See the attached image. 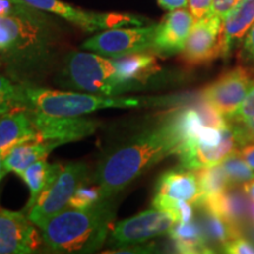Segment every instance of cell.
Returning a JSON list of instances; mask_svg holds the SVG:
<instances>
[{
    "mask_svg": "<svg viewBox=\"0 0 254 254\" xmlns=\"http://www.w3.org/2000/svg\"><path fill=\"white\" fill-rule=\"evenodd\" d=\"M240 154L247 161V164L254 170V144L244 145L239 147Z\"/></svg>",
    "mask_w": 254,
    "mask_h": 254,
    "instance_id": "obj_37",
    "label": "cell"
},
{
    "mask_svg": "<svg viewBox=\"0 0 254 254\" xmlns=\"http://www.w3.org/2000/svg\"><path fill=\"white\" fill-rule=\"evenodd\" d=\"M220 165L226 173L231 187L244 185L254 179V170L240 154L239 148L228 154Z\"/></svg>",
    "mask_w": 254,
    "mask_h": 254,
    "instance_id": "obj_26",
    "label": "cell"
},
{
    "mask_svg": "<svg viewBox=\"0 0 254 254\" xmlns=\"http://www.w3.org/2000/svg\"><path fill=\"white\" fill-rule=\"evenodd\" d=\"M238 148L239 145L234 138L230 123L226 127L206 125L194 136L182 142L177 155L180 166L196 171L220 164Z\"/></svg>",
    "mask_w": 254,
    "mask_h": 254,
    "instance_id": "obj_6",
    "label": "cell"
},
{
    "mask_svg": "<svg viewBox=\"0 0 254 254\" xmlns=\"http://www.w3.org/2000/svg\"><path fill=\"white\" fill-rule=\"evenodd\" d=\"M239 59L249 65H254V23L241 44Z\"/></svg>",
    "mask_w": 254,
    "mask_h": 254,
    "instance_id": "obj_34",
    "label": "cell"
},
{
    "mask_svg": "<svg viewBox=\"0 0 254 254\" xmlns=\"http://www.w3.org/2000/svg\"><path fill=\"white\" fill-rule=\"evenodd\" d=\"M250 214H251V217H252L253 222H254V201H252L250 204Z\"/></svg>",
    "mask_w": 254,
    "mask_h": 254,
    "instance_id": "obj_40",
    "label": "cell"
},
{
    "mask_svg": "<svg viewBox=\"0 0 254 254\" xmlns=\"http://www.w3.org/2000/svg\"><path fill=\"white\" fill-rule=\"evenodd\" d=\"M222 19L211 13L194 21L182 57L187 65L198 66L221 57Z\"/></svg>",
    "mask_w": 254,
    "mask_h": 254,
    "instance_id": "obj_13",
    "label": "cell"
},
{
    "mask_svg": "<svg viewBox=\"0 0 254 254\" xmlns=\"http://www.w3.org/2000/svg\"><path fill=\"white\" fill-rule=\"evenodd\" d=\"M179 253H213L199 221L176 222L168 232Z\"/></svg>",
    "mask_w": 254,
    "mask_h": 254,
    "instance_id": "obj_22",
    "label": "cell"
},
{
    "mask_svg": "<svg viewBox=\"0 0 254 254\" xmlns=\"http://www.w3.org/2000/svg\"><path fill=\"white\" fill-rule=\"evenodd\" d=\"M193 206L194 205L190 202L166 198V196L158 194H154L152 200V207L167 213L176 222H189L193 220V214H194Z\"/></svg>",
    "mask_w": 254,
    "mask_h": 254,
    "instance_id": "obj_27",
    "label": "cell"
},
{
    "mask_svg": "<svg viewBox=\"0 0 254 254\" xmlns=\"http://www.w3.org/2000/svg\"><path fill=\"white\" fill-rule=\"evenodd\" d=\"M243 192H245L247 198L254 201V179L251 182L244 184L243 185Z\"/></svg>",
    "mask_w": 254,
    "mask_h": 254,
    "instance_id": "obj_38",
    "label": "cell"
},
{
    "mask_svg": "<svg viewBox=\"0 0 254 254\" xmlns=\"http://www.w3.org/2000/svg\"><path fill=\"white\" fill-rule=\"evenodd\" d=\"M189 0H158V4L165 11H173L178 8L187 7Z\"/></svg>",
    "mask_w": 254,
    "mask_h": 254,
    "instance_id": "obj_36",
    "label": "cell"
},
{
    "mask_svg": "<svg viewBox=\"0 0 254 254\" xmlns=\"http://www.w3.org/2000/svg\"><path fill=\"white\" fill-rule=\"evenodd\" d=\"M222 252L230 254H254V243H251L243 234H238L225 244Z\"/></svg>",
    "mask_w": 254,
    "mask_h": 254,
    "instance_id": "obj_31",
    "label": "cell"
},
{
    "mask_svg": "<svg viewBox=\"0 0 254 254\" xmlns=\"http://www.w3.org/2000/svg\"><path fill=\"white\" fill-rule=\"evenodd\" d=\"M254 23V0H241L222 20L221 57L227 58L243 43Z\"/></svg>",
    "mask_w": 254,
    "mask_h": 254,
    "instance_id": "obj_19",
    "label": "cell"
},
{
    "mask_svg": "<svg viewBox=\"0 0 254 254\" xmlns=\"http://www.w3.org/2000/svg\"><path fill=\"white\" fill-rule=\"evenodd\" d=\"M253 87L254 71L238 66L207 85L202 91V100L228 119L239 109Z\"/></svg>",
    "mask_w": 254,
    "mask_h": 254,
    "instance_id": "obj_10",
    "label": "cell"
},
{
    "mask_svg": "<svg viewBox=\"0 0 254 254\" xmlns=\"http://www.w3.org/2000/svg\"><path fill=\"white\" fill-rule=\"evenodd\" d=\"M37 140L58 141L60 144L77 141L97 131L99 122L85 117H56L28 107Z\"/></svg>",
    "mask_w": 254,
    "mask_h": 254,
    "instance_id": "obj_12",
    "label": "cell"
},
{
    "mask_svg": "<svg viewBox=\"0 0 254 254\" xmlns=\"http://www.w3.org/2000/svg\"><path fill=\"white\" fill-rule=\"evenodd\" d=\"M32 7L65 19L81 30L94 33L116 27L142 26L146 19L126 13H95L88 12L62 0H25Z\"/></svg>",
    "mask_w": 254,
    "mask_h": 254,
    "instance_id": "obj_8",
    "label": "cell"
},
{
    "mask_svg": "<svg viewBox=\"0 0 254 254\" xmlns=\"http://www.w3.org/2000/svg\"><path fill=\"white\" fill-rule=\"evenodd\" d=\"M252 239H253V243H254V227L252 228Z\"/></svg>",
    "mask_w": 254,
    "mask_h": 254,
    "instance_id": "obj_41",
    "label": "cell"
},
{
    "mask_svg": "<svg viewBox=\"0 0 254 254\" xmlns=\"http://www.w3.org/2000/svg\"><path fill=\"white\" fill-rule=\"evenodd\" d=\"M88 180L90 168L85 163H71L64 166L55 182L26 212L28 219L39 227L52 215L67 208L75 190Z\"/></svg>",
    "mask_w": 254,
    "mask_h": 254,
    "instance_id": "obj_7",
    "label": "cell"
},
{
    "mask_svg": "<svg viewBox=\"0 0 254 254\" xmlns=\"http://www.w3.org/2000/svg\"><path fill=\"white\" fill-rule=\"evenodd\" d=\"M114 213V198H110L91 208L63 209L38 228L44 244L53 252H91L106 239Z\"/></svg>",
    "mask_w": 254,
    "mask_h": 254,
    "instance_id": "obj_2",
    "label": "cell"
},
{
    "mask_svg": "<svg viewBox=\"0 0 254 254\" xmlns=\"http://www.w3.org/2000/svg\"><path fill=\"white\" fill-rule=\"evenodd\" d=\"M37 140L27 106H17L0 113V151L6 154L15 145Z\"/></svg>",
    "mask_w": 254,
    "mask_h": 254,
    "instance_id": "obj_17",
    "label": "cell"
},
{
    "mask_svg": "<svg viewBox=\"0 0 254 254\" xmlns=\"http://www.w3.org/2000/svg\"><path fill=\"white\" fill-rule=\"evenodd\" d=\"M202 209V217L200 225L205 232V236L207 238L209 245H215L220 247L222 250L225 244H227L231 239L237 237L238 234H241L240 227L231 225L230 222L225 221L218 215H215L211 212ZM213 249V246H212Z\"/></svg>",
    "mask_w": 254,
    "mask_h": 254,
    "instance_id": "obj_24",
    "label": "cell"
},
{
    "mask_svg": "<svg viewBox=\"0 0 254 254\" xmlns=\"http://www.w3.org/2000/svg\"><path fill=\"white\" fill-rule=\"evenodd\" d=\"M241 0H213L212 5V13L218 15L224 20V18L230 13Z\"/></svg>",
    "mask_w": 254,
    "mask_h": 254,
    "instance_id": "obj_35",
    "label": "cell"
},
{
    "mask_svg": "<svg viewBox=\"0 0 254 254\" xmlns=\"http://www.w3.org/2000/svg\"><path fill=\"white\" fill-rule=\"evenodd\" d=\"M201 198L224 192L231 187L228 178L220 164L196 170ZM200 198V199H201Z\"/></svg>",
    "mask_w": 254,
    "mask_h": 254,
    "instance_id": "obj_25",
    "label": "cell"
},
{
    "mask_svg": "<svg viewBox=\"0 0 254 254\" xmlns=\"http://www.w3.org/2000/svg\"><path fill=\"white\" fill-rule=\"evenodd\" d=\"M155 25L116 27L100 31L85 40L81 49L110 58L147 52L152 49Z\"/></svg>",
    "mask_w": 254,
    "mask_h": 254,
    "instance_id": "obj_9",
    "label": "cell"
},
{
    "mask_svg": "<svg viewBox=\"0 0 254 254\" xmlns=\"http://www.w3.org/2000/svg\"><path fill=\"white\" fill-rule=\"evenodd\" d=\"M238 145L254 144V118L244 122H228Z\"/></svg>",
    "mask_w": 254,
    "mask_h": 254,
    "instance_id": "obj_30",
    "label": "cell"
},
{
    "mask_svg": "<svg viewBox=\"0 0 254 254\" xmlns=\"http://www.w3.org/2000/svg\"><path fill=\"white\" fill-rule=\"evenodd\" d=\"M254 118V87L250 92L246 99L243 101L239 109L234 112L227 122H244V120H249Z\"/></svg>",
    "mask_w": 254,
    "mask_h": 254,
    "instance_id": "obj_32",
    "label": "cell"
},
{
    "mask_svg": "<svg viewBox=\"0 0 254 254\" xmlns=\"http://www.w3.org/2000/svg\"><path fill=\"white\" fill-rule=\"evenodd\" d=\"M154 194L183 200L196 206L201 198L196 172L182 166L166 171L158 179Z\"/></svg>",
    "mask_w": 254,
    "mask_h": 254,
    "instance_id": "obj_16",
    "label": "cell"
},
{
    "mask_svg": "<svg viewBox=\"0 0 254 254\" xmlns=\"http://www.w3.org/2000/svg\"><path fill=\"white\" fill-rule=\"evenodd\" d=\"M44 240L26 213L0 208V254L37 252Z\"/></svg>",
    "mask_w": 254,
    "mask_h": 254,
    "instance_id": "obj_14",
    "label": "cell"
},
{
    "mask_svg": "<svg viewBox=\"0 0 254 254\" xmlns=\"http://www.w3.org/2000/svg\"><path fill=\"white\" fill-rule=\"evenodd\" d=\"M212 5H213V0H189L187 9L194 21H198L212 13Z\"/></svg>",
    "mask_w": 254,
    "mask_h": 254,
    "instance_id": "obj_33",
    "label": "cell"
},
{
    "mask_svg": "<svg viewBox=\"0 0 254 254\" xmlns=\"http://www.w3.org/2000/svg\"><path fill=\"white\" fill-rule=\"evenodd\" d=\"M62 165L59 164H50L47 163L46 159H41L37 161L30 167L21 173V178L25 184L30 189V199H28L26 212L30 209L32 206L36 204V201L39 198L41 193L49 187L57 179L59 173L63 170Z\"/></svg>",
    "mask_w": 254,
    "mask_h": 254,
    "instance_id": "obj_23",
    "label": "cell"
},
{
    "mask_svg": "<svg viewBox=\"0 0 254 254\" xmlns=\"http://www.w3.org/2000/svg\"><path fill=\"white\" fill-rule=\"evenodd\" d=\"M23 87L25 106L56 117H85L100 110L139 109L152 104L148 98L56 91L30 84Z\"/></svg>",
    "mask_w": 254,
    "mask_h": 254,
    "instance_id": "obj_4",
    "label": "cell"
},
{
    "mask_svg": "<svg viewBox=\"0 0 254 254\" xmlns=\"http://www.w3.org/2000/svg\"><path fill=\"white\" fill-rule=\"evenodd\" d=\"M4 157L5 154L0 151V182H1L2 178L5 177V174L7 173V171L5 170V166H4Z\"/></svg>",
    "mask_w": 254,
    "mask_h": 254,
    "instance_id": "obj_39",
    "label": "cell"
},
{
    "mask_svg": "<svg viewBox=\"0 0 254 254\" xmlns=\"http://www.w3.org/2000/svg\"><path fill=\"white\" fill-rule=\"evenodd\" d=\"M176 221L167 213L152 207L118 222L111 231L109 245L112 249L140 245L146 241L168 234Z\"/></svg>",
    "mask_w": 254,
    "mask_h": 254,
    "instance_id": "obj_11",
    "label": "cell"
},
{
    "mask_svg": "<svg viewBox=\"0 0 254 254\" xmlns=\"http://www.w3.org/2000/svg\"><path fill=\"white\" fill-rule=\"evenodd\" d=\"M64 78L68 87L87 93L123 95L138 90L134 85L124 80L112 58L91 51L68 55L64 68Z\"/></svg>",
    "mask_w": 254,
    "mask_h": 254,
    "instance_id": "obj_5",
    "label": "cell"
},
{
    "mask_svg": "<svg viewBox=\"0 0 254 254\" xmlns=\"http://www.w3.org/2000/svg\"><path fill=\"white\" fill-rule=\"evenodd\" d=\"M62 146L58 141L28 140L12 147L4 157V166L7 173L13 172L19 177L21 173L41 159H46L55 148Z\"/></svg>",
    "mask_w": 254,
    "mask_h": 254,
    "instance_id": "obj_21",
    "label": "cell"
},
{
    "mask_svg": "<svg viewBox=\"0 0 254 254\" xmlns=\"http://www.w3.org/2000/svg\"><path fill=\"white\" fill-rule=\"evenodd\" d=\"M44 17L0 15V58L19 84L36 85L49 58Z\"/></svg>",
    "mask_w": 254,
    "mask_h": 254,
    "instance_id": "obj_3",
    "label": "cell"
},
{
    "mask_svg": "<svg viewBox=\"0 0 254 254\" xmlns=\"http://www.w3.org/2000/svg\"><path fill=\"white\" fill-rule=\"evenodd\" d=\"M17 106H25L23 84L0 75V113Z\"/></svg>",
    "mask_w": 254,
    "mask_h": 254,
    "instance_id": "obj_28",
    "label": "cell"
},
{
    "mask_svg": "<svg viewBox=\"0 0 254 254\" xmlns=\"http://www.w3.org/2000/svg\"><path fill=\"white\" fill-rule=\"evenodd\" d=\"M193 24L194 19L186 7L168 11L163 20L155 25L151 52L160 57L182 53Z\"/></svg>",
    "mask_w": 254,
    "mask_h": 254,
    "instance_id": "obj_15",
    "label": "cell"
},
{
    "mask_svg": "<svg viewBox=\"0 0 254 254\" xmlns=\"http://www.w3.org/2000/svg\"><path fill=\"white\" fill-rule=\"evenodd\" d=\"M232 189L233 187L217 194L204 196L196 206L218 215L231 225L240 227L250 214V204L247 202L245 192L240 193Z\"/></svg>",
    "mask_w": 254,
    "mask_h": 254,
    "instance_id": "obj_18",
    "label": "cell"
},
{
    "mask_svg": "<svg viewBox=\"0 0 254 254\" xmlns=\"http://www.w3.org/2000/svg\"><path fill=\"white\" fill-rule=\"evenodd\" d=\"M182 136L170 116L160 125L140 133L105 157L98 165L92 183L100 186L105 199L116 198L159 161L177 154Z\"/></svg>",
    "mask_w": 254,
    "mask_h": 254,
    "instance_id": "obj_1",
    "label": "cell"
},
{
    "mask_svg": "<svg viewBox=\"0 0 254 254\" xmlns=\"http://www.w3.org/2000/svg\"><path fill=\"white\" fill-rule=\"evenodd\" d=\"M1 64H2V60H1V58H0V67H1Z\"/></svg>",
    "mask_w": 254,
    "mask_h": 254,
    "instance_id": "obj_42",
    "label": "cell"
},
{
    "mask_svg": "<svg viewBox=\"0 0 254 254\" xmlns=\"http://www.w3.org/2000/svg\"><path fill=\"white\" fill-rule=\"evenodd\" d=\"M103 200H105V196L100 186H98L94 183L93 185H91V184H87L86 182L75 190L71 201H69L68 207L86 209L93 207V206L99 204Z\"/></svg>",
    "mask_w": 254,
    "mask_h": 254,
    "instance_id": "obj_29",
    "label": "cell"
},
{
    "mask_svg": "<svg viewBox=\"0 0 254 254\" xmlns=\"http://www.w3.org/2000/svg\"><path fill=\"white\" fill-rule=\"evenodd\" d=\"M112 60L124 80L138 88L160 71L157 56L151 51L114 57Z\"/></svg>",
    "mask_w": 254,
    "mask_h": 254,
    "instance_id": "obj_20",
    "label": "cell"
}]
</instances>
